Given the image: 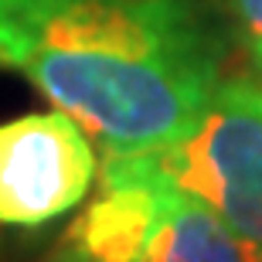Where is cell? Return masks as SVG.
Instances as JSON below:
<instances>
[{"mask_svg":"<svg viewBox=\"0 0 262 262\" xmlns=\"http://www.w3.org/2000/svg\"><path fill=\"white\" fill-rule=\"evenodd\" d=\"M0 65L68 113L106 154H157L222 82L194 0H0Z\"/></svg>","mask_w":262,"mask_h":262,"instance_id":"6da1fadb","label":"cell"},{"mask_svg":"<svg viewBox=\"0 0 262 262\" xmlns=\"http://www.w3.org/2000/svg\"><path fill=\"white\" fill-rule=\"evenodd\" d=\"M154 160L262 262V78H222L194 126Z\"/></svg>","mask_w":262,"mask_h":262,"instance_id":"7a4b0ae2","label":"cell"},{"mask_svg":"<svg viewBox=\"0 0 262 262\" xmlns=\"http://www.w3.org/2000/svg\"><path fill=\"white\" fill-rule=\"evenodd\" d=\"M96 181L92 136L51 109L0 123V225L34 228L72 211Z\"/></svg>","mask_w":262,"mask_h":262,"instance_id":"3957f363","label":"cell"},{"mask_svg":"<svg viewBox=\"0 0 262 262\" xmlns=\"http://www.w3.org/2000/svg\"><path fill=\"white\" fill-rule=\"evenodd\" d=\"M136 262H259V255L211 208L167 177L160 218Z\"/></svg>","mask_w":262,"mask_h":262,"instance_id":"277c9868","label":"cell"},{"mask_svg":"<svg viewBox=\"0 0 262 262\" xmlns=\"http://www.w3.org/2000/svg\"><path fill=\"white\" fill-rule=\"evenodd\" d=\"M225 7L235 24L238 45L245 48L255 72H262V0H225Z\"/></svg>","mask_w":262,"mask_h":262,"instance_id":"5b68a950","label":"cell"}]
</instances>
